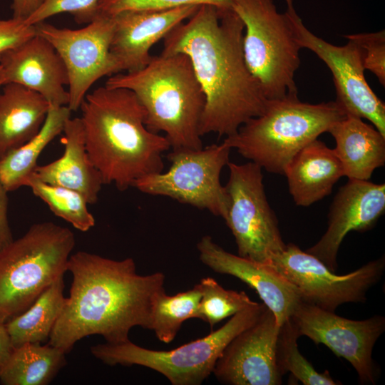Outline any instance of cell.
<instances>
[{"label": "cell", "mask_w": 385, "mask_h": 385, "mask_svg": "<svg viewBox=\"0 0 385 385\" xmlns=\"http://www.w3.org/2000/svg\"><path fill=\"white\" fill-rule=\"evenodd\" d=\"M163 38L162 54L182 53L205 96L200 133L226 137L264 111L267 98L243 56L244 24L232 8L201 5Z\"/></svg>", "instance_id": "1"}, {"label": "cell", "mask_w": 385, "mask_h": 385, "mask_svg": "<svg viewBox=\"0 0 385 385\" xmlns=\"http://www.w3.org/2000/svg\"><path fill=\"white\" fill-rule=\"evenodd\" d=\"M67 270L73 277L69 295L48 344L67 354L91 335L119 344L129 340L135 327L150 329L153 302L165 289L164 273L142 275L131 257L115 260L85 251L71 255Z\"/></svg>", "instance_id": "2"}, {"label": "cell", "mask_w": 385, "mask_h": 385, "mask_svg": "<svg viewBox=\"0 0 385 385\" xmlns=\"http://www.w3.org/2000/svg\"><path fill=\"white\" fill-rule=\"evenodd\" d=\"M80 108L86 149L104 184L124 191L163 170V154L170 145L147 128L145 110L133 91L101 86L86 94Z\"/></svg>", "instance_id": "3"}, {"label": "cell", "mask_w": 385, "mask_h": 385, "mask_svg": "<svg viewBox=\"0 0 385 385\" xmlns=\"http://www.w3.org/2000/svg\"><path fill=\"white\" fill-rule=\"evenodd\" d=\"M106 86L133 91L143 106L145 124L163 132L172 149H200L205 96L189 57L182 53L153 56L141 69L111 76Z\"/></svg>", "instance_id": "4"}, {"label": "cell", "mask_w": 385, "mask_h": 385, "mask_svg": "<svg viewBox=\"0 0 385 385\" xmlns=\"http://www.w3.org/2000/svg\"><path fill=\"white\" fill-rule=\"evenodd\" d=\"M345 116L336 101L312 104L301 101L297 94H288L268 99L262 113L223 142L265 170L283 175L299 150Z\"/></svg>", "instance_id": "5"}, {"label": "cell", "mask_w": 385, "mask_h": 385, "mask_svg": "<svg viewBox=\"0 0 385 385\" xmlns=\"http://www.w3.org/2000/svg\"><path fill=\"white\" fill-rule=\"evenodd\" d=\"M74 246L71 230L43 222L0 251L1 324L23 313L64 275Z\"/></svg>", "instance_id": "6"}, {"label": "cell", "mask_w": 385, "mask_h": 385, "mask_svg": "<svg viewBox=\"0 0 385 385\" xmlns=\"http://www.w3.org/2000/svg\"><path fill=\"white\" fill-rule=\"evenodd\" d=\"M264 303L232 316L223 326L200 339L168 351L140 346L130 339L91 347L92 355L108 366H141L164 376L172 385H200L212 374L228 344L254 324L266 308Z\"/></svg>", "instance_id": "7"}, {"label": "cell", "mask_w": 385, "mask_h": 385, "mask_svg": "<svg viewBox=\"0 0 385 385\" xmlns=\"http://www.w3.org/2000/svg\"><path fill=\"white\" fill-rule=\"evenodd\" d=\"M232 9L244 24L242 51L246 66L267 99L297 94L294 73L299 50L285 11L272 0H234Z\"/></svg>", "instance_id": "8"}, {"label": "cell", "mask_w": 385, "mask_h": 385, "mask_svg": "<svg viewBox=\"0 0 385 385\" xmlns=\"http://www.w3.org/2000/svg\"><path fill=\"white\" fill-rule=\"evenodd\" d=\"M230 150L224 142L200 149H172L167 155L171 165L166 172L142 177L133 187L145 194L168 197L207 210L225 219L230 197L220 183V174L230 162Z\"/></svg>", "instance_id": "9"}, {"label": "cell", "mask_w": 385, "mask_h": 385, "mask_svg": "<svg viewBox=\"0 0 385 385\" xmlns=\"http://www.w3.org/2000/svg\"><path fill=\"white\" fill-rule=\"evenodd\" d=\"M225 185L230 206L225 218L237 245L238 255L267 264L284 250L277 216L271 208L263 184L262 168L253 162H229Z\"/></svg>", "instance_id": "10"}, {"label": "cell", "mask_w": 385, "mask_h": 385, "mask_svg": "<svg viewBox=\"0 0 385 385\" xmlns=\"http://www.w3.org/2000/svg\"><path fill=\"white\" fill-rule=\"evenodd\" d=\"M267 265L289 283L302 302L335 312L343 304L366 300L367 292L383 276L385 260L381 257L339 275L315 256L289 243Z\"/></svg>", "instance_id": "11"}, {"label": "cell", "mask_w": 385, "mask_h": 385, "mask_svg": "<svg viewBox=\"0 0 385 385\" xmlns=\"http://www.w3.org/2000/svg\"><path fill=\"white\" fill-rule=\"evenodd\" d=\"M36 34L49 41L63 60L68 76V107L76 111L90 88L100 78L120 73L110 51L114 26L113 16L99 13L83 28H58L41 21Z\"/></svg>", "instance_id": "12"}, {"label": "cell", "mask_w": 385, "mask_h": 385, "mask_svg": "<svg viewBox=\"0 0 385 385\" xmlns=\"http://www.w3.org/2000/svg\"><path fill=\"white\" fill-rule=\"evenodd\" d=\"M287 14L299 46L314 52L329 68L336 89V101L346 115L365 118L385 136V105L368 85L364 76L363 50L347 38L342 46L317 36L304 24L293 0H284Z\"/></svg>", "instance_id": "13"}, {"label": "cell", "mask_w": 385, "mask_h": 385, "mask_svg": "<svg viewBox=\"0 0 385 385\" xmlns=\"http://www.w3.org/2000/svg\"><path fill=\"white\" fill-rule=\"evenodd\" d=\"M291 319L299 337L322 344L337 356L348 361L361 384H376L379 369L373 360L372 351L385 330L383 316L352 320L301 301Z\"/></svg>", "instance_id": "14"}, {"label": "cell", "mask_w": 385, "mask_h": 385, "mask_svg": "<svg viewBox=\"0 0 385 385\" xmlns=\"http://www.w3.org/2000/svg\"><path fill=\"white\" fill-rule=\"evenodd\" d=\"M279 328L274 314L266 307L254 324L226 346L212 372L216 379L230 385L282 384L277 361Z\"/></svg>", "instance_id": "15"}, {"label": "cell", "mask_w": 385, "mask_h": 385, "mask_svg": "<svg viewBox=\"0 0 385 385\" xmlns=\"http://www.w3.org/2000/svg\"><path fill=\"white\" fill-rule=\"evenodd\" d=\"M384 212V183L349 180L339 188L332 202L326 232L305 251L335 272L339 249L346 235L351 231L364 232L371 230Z\"/></svg>", "instance_id": "16"}, {"label": "cell", "mask_w": 385, "mask_h": 385, "mask_svg": "<svg viewBox=\"0 0 385 385\" xmlns=\"http://www.w3.org/2000/svg\"><path fill=\"white\" fill-rule=\"evenodd\" d=\"M200 6L169 9L129 10L113 15L114 26L110 51L120 73L143 68L152 58L151 47L177 25L189 19Z\"/></svg>", "instance_id": "17"}, {"label": "cell", "mask_w": 385, "mask_h": 385, "mask_svg": "<svg viewBox=\"0 0 385 385\" xmlns=\"http://www.w3.org/2000/svg\"><path fill=\"white\" fill-rule=\"evenodd\" d=\"M197 249L200 261L210 270L235 277L252 288L274 314L279 327L292 317L300 303L294 288L269 265L232 254L210 235L200 239Z\"/></svg>", "instance_id": "18"}, {"label": "cell", "mask_w": 385, "mask_h": 385, "mask_svg": "<svg viewBox=\"0 0 385 385\" xmlns=\"http://www.w3.org/2000/svg\"><path fill=\"white\" fill-rule=\"evenodd\" d=\"M5 84L21 85L42 96L50 106H68V76L61 56L43 37L35 34L0 59ZM4 84V85H5Z\"/></svg>", "instance_id": "19"}, {"label": "cell", "mask_w": 385, "mask_h": 385, "mask_svg": "<svg viewBox=\"0 0 385 385\" xmlns=\"http://www.w3.org/2000/svg\"><path fill=\"white\" fill-rule=\"evenodd\" d=\"M63 132V155L52 163L37 165L32 175L48 184L76 190L85 197L88 204L94 205L104 183L88 155L81 118L70 117Z\"/></svg>", "instance_id": "20"}, {"label": "cell", "mask_w": 385, "mask_h": 385, "mask_svg": "<svg viewBox=\"0 0 385 385\" xmlns=\"http://www.w3.org/2000/svg\"><path fill=\"white\" fill-rule=\"evenodd\" d=\"M295 204L307 207L329 195L344 176L334 149L315 139L299 150L284 171Z\"/></svg>", "instance_id": "21"}, {"label": "cell", "mask_w": 385, "mask_h": 385, "mask_svg": "<svg viewBox=\"0 0 385 385\" xmlns=\"http://www.w3.org/2000/svg\"><path fill=\"white\" fill-rule=\"evenodd\" d=\"M334 148L349 180H369L385 163V136L361 118L346 115L328 130Z\"/></svg>", "instance_id": "22"}, {"label": "cell", "mask_w": 385, "mask_h": 385, "mask_svg": "<svg viewBox=\"0 0 385 385\" xmlns=\"http://www.w3.org/2000/svg\"><path fill=\"white\" fill-rule=\"evenodd\" d=\"M49 107L32 90L14 83L4 85L0 93V158L38 133Z\"/></svg>", "instance_id": "23"}, {"label": "cell", "mask_w": 385, "mask_h": 385, "mask_svg": "<svg viewBox=\"0 0 385 385\" xmlns=\"http://www.w3.org/2000/svg\"><path fill=\"white\" fill-rule=\"evenodd\" d=\"M71 111L67 106H50L38 133L21 146L0 158V183L9 192L25 186L37 166L39 155L61 133Z\"/></svg>", "instance_id": "24"}, {"label": "cell", "mask_w": 385, "mask_h": 385, "mask_svg": "<svg viewBox=\"0 0 385 385\" xmlns=\"http://www.w3.org/2000/svg\"><path fill=\"white\" fill-rule=\"evenodd\" d=\"M66 354L49 344L26 343L13 347L0 368L2 385H47L66 365Z\"/></svg>", "instance_id": "25"}, {"label": "cell", "mask_w": 385, "mask_h": 385, "mask_svg": "<svg viewBox=\"0 0 385 385\" xmlns=\"http://www.w3.org/2000/svg\"><path fill=\"white\" fill-rule=\"evenodd\" d=\"M63 289V276L47 287L23 313L4 324L12 347L48 342L65 303Z\"/></svg>", "instance_id": "26"}, {"label": "cell", "mask_w": 385, "mask_h": 385, "mask_svg": "<svg viewBox=\"0 0 385 385\" xmlns=\"http://www.w3.org/2000/svg\"><path fill=\"white\" fill-rule=\"evenodd\" d=\"M202 297L199 284L192 289L168 295L165 289L158 292L153 302L150 330L165 344L172 342L183 323L192 318L198 319V307Z\"/></svg>", "instance_id": "27"}, {"label": "cell", "mask_w": 385, "mask_h": 385, "mask_svg": "<svg viewBox=\"0 0 385 385\" xmlns=\"http://www.w3.org/2000/svg\"><path fill=\"white\" fill-rule=\"evenodd\" d=\"M43 200L56 216L65 220L76 229L86 232L95 225V218L88 211V202L78 192L44 183L31 175L26 185Z\"/></svg>", "instance_id": "28"}, {"label": "cell", "mask_w": 385, "mask_h": 385, "mask_svg": "<svg viewBox=\"0 0 385 385\" xmlns=\"http://www.w3.org/2000/svg\"><path fill=\"white\" fill-rule=\"evenodd\" d=\"M299 337L291 317L280 326L277 344V361L282 376L289 372L292 376L304 385L342 384L334 380L327 370L322 373L317 371L303 356L298 349Z\"/></svg>", "instance_id": "29"}, {"label": "cell", "mask_w": 385, "mask_h": 385, "mask_svg": "<svg viewBox=\"0 0 385 385\" xmlns=\"http://www.w3.org/2000/svg\"><path fill=\"white\" fill-rule=\"evenodd\" d=\"M198 284L202 292L198 319L207 323L211 329L223 319L258 303L243 291L225 289L212 277L202 278Z\"/></svg>", "instance_id": "30"}, {"label": "cell", "mask_w": 385, "mask_h": 385, "mask_svg": "<svg viewBox=\"0 0 385 385\" xmlns=\"http://www.w3.org/2000/svg\"><path fill=\"white\" fill-rule=\"evenodd\" d=\"M101 0H43L38 8L24 22L34 25L62 13H69L78 24H88L99 14Z\"/></svg>", "instance_id": "31"}, {"label": "cell", "mask_w": 385, "mask_h": 385, "mask_svg": "<svg viewBox=\"0 0 385 385\" xmlns=\"http://www.w3.org/2000/svg\"><path fill=\"white\" fill-rule=\"evenodd\" d=\"M234 0H101L99 13L113 16L129 10L158 11L188 5L214 6L219 9L231 8Z\"/></svg>", "instance_id": "32"}, {"label": "cell", "mask_w": 385, "mask_h": 385, "mask_svg": "<svg viewBox=\"0 0 385 385\" xmlns=\"http://www.w3.org/2000/svg\"><path fill=\"white\" fill-rule=\"evenodd\" d=\"M363 50L365 70L372 72L381 85H385V31L360 33L345 36Z\"/></svg>", "instance_id": "33"}, {"label": "cell", "mask_w": 385, "mask_h": 385, "mask_svg": "<svg viewBox=\"0 0 385 385\" xmlns=\"http://www.w3.org/2000/svg\"><path fill=\"white\" fill-rule=\"evenodd\" d=\"M35 34L34 26L26 24L24 20L14 17L0 19V59L7 51Z\"/></svg>", "instance_id": "34"}, {"label": "cell", "mask_w": 385, "mask_h": 385, "mask_svg": "<svg viewBox=\"0 0 385 385\" xmlns=\"http://www.w3.org/2000/svg\"><path fill=\"white\" fill-rule=\"evenodd\" d=\"M8 192L0 183V251L14 240L8 219Z\"/></svg>", "instance_id": "35"}, {"label": "cell", "mask_w": 385, "mask_h": 385, "mask_svg": "<svg viewBox=\"0 0 385 385\" xmlns=\"http://www.w3.org/2000/svg\"><path fill=\"white\" fill-rule=\"evenodd\" d=\"M42 1L43 0H12V17L25 21L38 8Z\"/></svg>", "instance_id": "36"}, {"label": "cell", "mask_w": 385, "mask_h": 385, "mask_svg": "<svg viewBox=\"0 0 385 385\" xmlns=\"http://www.w3.org/2000/svg\"><path fill=\"white\" fill-rule=\"evenodd\" d=\"M12 349L5 325L0 323V368L9 357Z\"/></svg>", "instance_id": "37"}, {"label": "cell", "mask_w": 385, "mask_h": 385, "mask_svg": "<svg viewBox=\"0 0 385 385\" xmlns=\"http://www.w3.org/2000/svg\"><path fill=\"white\" fill-rule=\"evenodd\" d=\"M5 84L2 68L0 65V88Z\"/></svg>", "instance_id": "38"}]
</instances>
